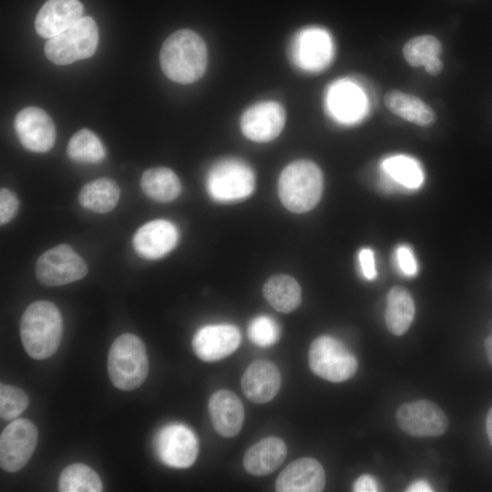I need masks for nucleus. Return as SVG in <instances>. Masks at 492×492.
I'll list each match as a JSON object with an SVG mask.
<instances>
[{
  "label": "nucleus",
  "mask_w": 492,
  "mask_h": 492,
  "mask_svg": "<svg viewBox=\"0 0 492 492\" xmlns=\"http://www.w3.org/2000/svg\"><path fill=\"white\" fill-rule=\"evenodd\" d=\"M395 259L401 272L412 276L417 272V264L412 250L405 245L399 246L395 251Z\"/></svg>",
  "instance_id": "obj_35"
},
{
  "label": "nucleus",
  "mask_w": 492,
  "mask_h": 492,
  "mask_svg": "<svg viewBox=\"0 0 492 492\" xmlns=\"http://www.w3.org/2000/svg\"><path fill=\"white\" fill-rule=\"evenodd\" d=\"M408 492H431L433 489L430 485L425 480H417L412 483L407 488Z\"/></svg>",
  "instance_id": "obj_39"
},
{
  "label": "nucleus",
  "mask_w": 492,
  "mask_h": 492,
  "mask_svg": "<svg viewBox=\"0 0 492 492\" xmlns=\"http://www.w3.org/2000/svg\"><path fill=\"white\" fill-rule=\"evenodd\" d=\"M282 376L277 366L267 360H256L244 371L241 385L245 396L256 404L272 400L280 390Z\"/></svg>",
  "instance_id": "obj_18"
},
{
  "label": "nucleus",
  "mask_w": 492,
  "mask_h": 492,
  "mask_svg": "<svg viewBox=\"0 0 492 492\" xmlns=\"http://www.w3.org/2000/svg\"><path fill=\"white\" fill-rule=\"evenodd\" d=\"M442 44L431 35H421L410 38L403 47L405 61L412 67H425L433 59L439 57Z\"/></svg>",
  "instance_id": "obj_31"
},
{
  "label": "nucleus",
  "mask_w": 492,
  "mask_h": 492,
  "mask_svg": "<svg viewBox=\"0 0 492 492\" xmlns=\"http://www.w3.org/2000/svg\"><path fill=\"white\" fill-rule=\"evenodd\" d=\"M359 262L362 272L367 280H374L376 277L374 252L371 249L364 248L359 252Z\"/></svg>",
  "instance_id": "obj_36"
},
{
  "label": "nucleus",
  "mask_w": 492,
  "mask_h": 492,
  "mask_svg": "<svg viewBox=\"0 0 492 492\" xmlns=\"http://www.w3.org/2000/svg\"><path fill=\"white\" fill-rule=\"evenodd\" d=\"M67 152L72 160L82 163H97L106 156L101 140L87 128L78 130L71 137Z\"/></svg>",
  "instance_id": "obj_29"
},
{
  "label": "nucleus",
  "mask_w": 492,
  "mask_h": 492,
  "mask_svg": "<svg viewBox=\"0 0 492 492\" xmlns=\"http://www.w3.org/2000/svg\"><path fill=\"white\" fill-rule=\"evenodd\" d=\"M209 414L216 432L224 437L237 436L243 425L244 407L231 391L220 389L209 400Z\"/></svg>",
  "instance_id": "obj_20"
},
{
  "label": "nucleus",
  "mask_w": 492,
  "mask_h": 492,
  "mask_svg": "<svg viewBox=\"0 0 492 492\" xmlns=\"http://www.w3.org/2000/svg\"><path fill=\"white\" fill-rule=\"evenodd\" d=\"M266 301L278 312L288 313L299 307L302 290L297 281L290 275L277 274L270 277L263 285Z\"/></svg>",
  "instance_id": "obj_24"
},
{
  "label": "nucleus",
  "mask_w": 492,
  "mask_h": 492,
  "mask_svg": "<svg viewBox=\"0 0 492 492\" xmlns=\"http://www.w3.org/2000/svg\"><path fill=\"white\" fill-rule=\"evenodd\" d=\"M485 347L487 358L492 364V334L486 339Z\"/></svg>",
  "instance_id": "obj_41"
},
{
  "label": "nucleus",
  "mask_w": 492,
  "mask_h": 492,
  "mask_svg": "<svg viewBox=\"0 0 492 492\" xmlns=\"http://www.w3.org/2000/svg\"><path fill=\"white\" fill-rule=\"evenodd\" d=\"M58 488L62 492H100L103 485L99 476L91 467L75 463L61 472Z\"/></svg>",
  "instance_id": "obj_28"
},
{
  "label": "nucleus",
  "mask_w": 492,
  "mask_h": 492,
  "mask_svg": "<svg viewBox=\"0 0 492 492\" xmlns=\"http://www.w3.org/2000/svg\"><path fill=\"white\" fill-rule=\"evenodd\" d=\"M241 333L232 324H210L200 328L192 338L195 354L204 362H215L231 355L239 347Z\"/></svg>",
  "instance_id": "obj_15"
},
{
  "label": "nucleus",
  "mask_w": 492,
  "mask_h": 492,
  "mask_svg": "<svg viewBox=\"0 0 492 492\" xmlns=\"http://www.w3.org/2000/svg\"><path fill=\"white\" fill-rule=\"evenodd\" d=\"M159 62L163 73L172 81L180 84L195 82L206 71V44L192 30H178L164 41L159 53Z\"/></svg>",
  "instance_id": "obj_1"
},
{
  "label": "nucleus",
  "mask_w": 492,
  "mask_h": 492,
  "mask_svg": "<svg viewBox=\"0 0 492 492\" xmlns=\"http://www.w3.org/2000/svg\"><path fill=\"white\" fill-rule=\"evenodd\" d=\"M248 336L256 345L269 347L279 340L281 329L275 320L270 316L259 315L251 321Z\"/></svg>",
  "instance_id": "obj_33"
},
{
  "label": "nucleus",
  "mask_w": 492,
  "mask_h": 492,
  "mask_svg": "<svg viewBox=\"0 0 492 492\" xmlns=\"http://www.w3.org/2000/svg\"><path fill=\"white\" fill-rule=\"evenodd\" d=\"M38 282L48 287L60 286L84 278L87 273L85 261L67 244L44 252L36 263Z\"/></svg>",
  "instance_id": "obj_8"
},
{
  "label": "nucleus",
  "mask_w": 492,
  "mask_h": 492,
  "mask_svg": "<svg viewBox=\"0 0 492 492\" xmlns=\"http://www.w3.org/2000/svg\"><path fill=\"white\" fill-rule=\"evenodd\" d=\"M308 359L313 374L334 383L350 379L358 367L355 356L346 346L328 335L313 340L310 345Z\"/></svg>",
  "instance_id": "obj_7"
},
{
  "label": "nucleus",
  "mask_w": 492,
  "mask_h": 492,
  "mask_svg": "<svg viewBox=\"0 0 492 492\" xmlns=\"http://www.w3.org/2000/svg\"><path fill=\"white\" fill-rule=\"evenodd\" d=\"M144 193L159 202H169L179 197L181 183L173 170L165 167L150 168L144 171L140 179Z\"/></svg>",
  "instance_id": "obj_27"
},
{
  "label": "nucleus",
  "mask_w": 492,
  "mask_h": 492,
  "mask_svg": "<svg viewBox=\"0 0 492 492\" xmlns=\"http://www.w3.org/2000/svg\"><path fill=\"white\" fill-rule=\"evenodd\" d=\"M326 104L331 115L340 122L353 123L364 114L365 99L356 84L342 80L328 89Z\"/></svg>",
  "instance_id": "obj_21"
},
{
  "label": "nucleus",
  "mask_w": 492,
  "mask_h": 492,
  "mask_svg": "<svg viewBox=\"0 0 492 492\" xmlns=\"http://www.w3.org/2000/svg\"><path fill=\"white\" fill-rule=\"evenodd\" d=\"M255 184L251 168L239 159L229 158L216 162L209 170L206 187L217 201L231 202L251 195Z\"/></svg>",
  "instance_id": "obj_6"
},
{
  "label": "nucleus",
  "mask_w": 492,
  "mask_h": 492,
  "mask_svg": "<svg viewBox=\"0 0 492 492\" xmlns=\"http://www.w3.org/2000/svg\"><path fill=\"white\" fill-rule=\"evenodd\" d=\"M26 394L15 385L1 384L0 385V415L5 421L15 420L28 406Z\"/></svg>",
  "instance_id": "obj_32"
},
{
  "label": "nucleus",
  "mask_w": 492,
  "mask_h": 492,
  "mask_svg": "<svg viewBox=\"0 0 492 492\" xmlns=\"http://www.w3.org/2000/svg\"><path fill=\"white\" fill-rule=\"evenodd\" d=\"M154 445L159 460L175 468L190 467L199 453V442L195 434L181 424L163 426L156 435Z\"/></svg>",
  "instance_id": "obj_10"
},
{
  "label": "nucleus",
  "mask_w": 492,
  "mask_h": 492,
  "mask_svg": "<svg viewBox=\"0 0 492 492\" xmlns=\"http://www.w3.org/2000/svg\"><path fill=\"white\" fill-rule=\"evenodd\" d=\"M323 188L320 168L307 159L288 164L279 177L280 200L292 212L302 213L314 208L321 199Z\"/></svg>",
  "instance_id": "obj_3"
},
{
  "label": "nucleus",
  "mask_w": 492,
  "mask_h": 492,
  "mask_svg": "<svg viewBox=\"0 0 492 492\" xmlns=\"http://www.w3.org/2000/svg\"><path fill=\"white\" fill-rule=\"evenodd\" d=\"M179 240L177 227L166 220H154L136 231L133 246L137 253L146 259H159L169 253Z\"/></svg>",
  "instance_id": "obj_17"
},
{
  "label": "nucleus",
  "mask_w": 492,
  "mask_h": 492,
  "mask_svg": "<svg viewBox=\"0 0 492 492\" xmlns=\"http://www.w3.org/2000/svg\"><path fill=\"white\" fill-rule=\"evenodd\" d=\"M97 43L96 22L90 16H83L64 32L49 38L45 44V54L56 65H68L93 56Z\"/></svg>",
  "instance_id": "obj_5"
},
{
  "label": "nucleus",
  "mask_w": 492,
  "mask_h": 492,
  "mask_svg": "<svg viewBox=\"0 0 492 492\" xmlns=\"http://www.w3.org/2000/svg\"><path fill=\"white\" fill-rule=\"evenodd\" d=\"M15 129L21 144L33 152H46L56 140V128L52 118L42 108L27 107L15 118Z\"/></svg>",
  "instance_id": "obj_13"
},
{
  "label": "nucleus",
  "mask_w": 492,
  "mask_h": 492,
  "mask_svg": "<svg viewBox=\"0 0 492 492\" xmlns=\"http://www.w3.org/2000/svg\"><path fill=\"white\" fill-rule=\"evenodd\" d=\"M285 123L282 106L272 100L256 103L241 118L243 135L255 142H268L279 136Z\"/></svg>",
  "instance_id": "obj_14"
},
{
  "label": "nucleus",
  "mask_w": 492,
  "mask_h": 492,
  "mask_svg": "<svg viewBox=\"0 0 492 492\" xmlns=\"http://www.w3.org/2000/svg\"><path fill=\"white\" fill-rule=\"evenodd\" d=\"M120 196L118 185L108 178L94 179L83 186L79 194L80 205L97 213L111 211Z\"/></svg>",
  "instance_id": "obj_25"
},
{
  "label": "nucleus",
  "mask_w": 492,
  "mask_h": 492,
  "mask_svg": "<svg viewBox=\"0 0 492 492\" xmlns=\"http://www.w3.org/2000/svg\"><path fill=\"white\" fill-rule=\"evenodd\" d=\"M382 169L392 180L408 189L420 187L424 180L420 165L406 156H394L384 159Z\"/></svg>",
  "instance_id": "obj_30"
},
{
  "label": "nucleus",
  "mask_w": 492,
  "mask_h": 492,
  "mask_svg": "<svg viewBox=\"0 0 492 492\" xmlns=\"http://www.w3.org/2000/svg\"><path fill=\"white\" fill-rule=\"evenodd\" d=\"M287 455L285 443L279 437H264L252 445L245 453L243 466L254 476H266L276 470Z\"/></svg>",
  "instance_id": "obj_22"
},
{
  "label": "nucleus",
  "mask_w": 492,
  "mask_h": 492,
  "mask_svg": "<svg viewBox=\"0 0 492 492\" xmlns=\"http://www.w3.org/2000/svg\"><path fill=\"white\" fill-rule=\"evenodd\" d=\"M486 427H487L488 439L492 445V407L488 411L487 415Z\"/></svg>",
  "instance_id": "obj_40"
},
{
  "label": "nucleus",
  "mask_w": 492,
  "mask_h": 492,
  "mask_svg": "<svg viewBox=\"0 0 492 492\" xmlns=\"http://www.w3.org/2000/svg\"><path fill=\"white\" fill-rule=\"evenodd\" d=\"M83 17V5L78 0H47L38 11L35 28L45 38H51Z\"/></svg>",
  "instance_id": "obj_19"
},
{
  "label": "nucleus",
  "mask_w": 492,
  "mask_h": 492,
  "mask_svg": "<svg viewBox=\"0 0 492 492\" xmlns=\"http://www.w3.org/2000/svg\"><path fill=\"white\" fill-rule=\"evenodd\" d=\"M325 486L323 466L313 457H301L290 463L278 476V492H320Z\"/></svg>",
  "instance_id": "obj_16"
},
{
  "label": "nucleus",
  "mask_w": 492,
  "mask_h": 492,
  "mask_svg": "<svg viewBox=\"0 0 492 492\" xmlns=\"http://www.w3.org/2000/svg\"><path fill=\"white\" fill-rule=\"evenodd\" d=\"M415 303L409 292L400 286L393 287L388 294L385 308V323L395 335L404 334L415 316Z\"/></svg>",
  "instance_id": "obj_26"
},
{
  "label": "nucleus",
  "mask_w": 492,
  "mask_h": 492,
  "mask_svg": "<svg viewBox=\"0 0 492 492\" xmlns=\"http://www.w3.org/2000/svg\"><path fill=\"white\" fill-rule=\"evenodd\" d=\"M63 333L58 308L48 301H36L24 312L20 337L27 354L36 360L52 356L57 350Z\"/></svg>",
  "instance_id": "obj_2"
},
{
  "label": "nucleus",
  "mask_w": 492,
  "mask_h": 492,
  "mask_svg": "<svg viewBox=\"0 0 492 492\" xmlns=\"http://www.w3.org/2000/svg\"><path fill=\"white\" fill-rule=\"evenodd\" d=\"M353 488L355 492H376L380 490L374 477L367 474L360 476L355 480Z\"/></svg>",
  "instance_id": "obj_37"
},
{
  "label": "nucleus",
  "mask_w": 492,
  "mask_h": 492,
  "mask_svg": "<svg viewBox=\"0 0 492 492\" xmlns=\"http://www.w3.org/2000/svg\"><path fill=\"white\" fill-rule=\"evenodd\" d=\"M384 103L393 114L417 126L426 127L436 122L435 110L414 95L391 89L384 94Z\"/></svg>",
  "instance_id": "obj_23"
},
{
  "label": "nucleus",
  "mask_w": 492,
  "mask_h": 492,
  "mask_svg": "<svg viewBox=\"0 0 492 492\" xmlns=\"http://www.w3.org/2000/svg\"><path fill=\"white\" fill-rule=\"evenodd\" d=\"M444 65L439 57H436L425 66V71L431 76H438L443 70Z\"/></svg>",
  "instance_id": "obj_38"
},
{
  "label": "nucleus",
  "mask_w": 492,
  "mask_h": 492,
  "mask_svg": "<svg viewBox=\"0 0 492 492\" xmlns=\"http://www.w3.org/2000/svg\"><path fill=\"white\" fill-rule=\"evenodd\" d=\"M108 372L118 389L138 388L149 374V360L141 339L132 333L119 335L112 343L108 354Z\"/></svg>",
  "instance_id": "obj_4"
},
{
  "label": "nucleus",
  "mask_w": 492,
  "mask_h": 492,
  "mask_svg": "<svg viewBox=\"0 0 492 492\" xmlns=\"http://www.w3.org/2000/svg\"><path fill=\"white\" fill-rule=\"evenodd\" d=\"M19 201L16 195L6 188L0 190V223L5 225L17 213Z\"/></svg>",
  "instance_id": "obj_34"
},
{
  "label": "nucleus",
  "mask_w": 492,
  "mask_h": 492,
  "mask_svg": "<svg viewBox=\"0 0 492 492\" xmlns=\"http://www.w3.org/2000/svg\"><path fill=\"white\" fill-rule=\"evenodd\" d=\"M333 42L327 31L310 26L299 31L290 47L292 63L304 71H319L332 60Z\"/></svg>",
  "instance_id": "obj_11"
},
{
  "label": "nucleus",
  "mask_w": 492,
  "mask_h": 492,
  "mask_svg": "<svg viewBox=\"0 0 492 492\" xmlns=\"http://www.w3.org/2000/svg\"><path fill=\"white\" fill-rule=\"evenodd\" d=\"M38 439L33 422L16 418L9 423L0 436V465L6 472L23 468L31 458Z\"/></svg>",
  "instance_id": "obj_9"
},
{
  "label": "nucleus",
  "mask_w": 492,
  "mask_h": 492,
  "mask_svg": "<svg viewBox=\"0 0 492 492\" xmlns=\"http://www.w3.org/2000/svg\"><path fill=\"white\" fill-rule=\"evenodd\" d=\"M398 426L413 436H438L448 426V420L435 403L428 400H417L402 405L396 411Z\"/></svg>",
  "instance_id": "obj_12"
}]
</instances>
